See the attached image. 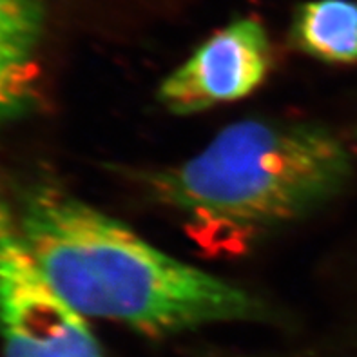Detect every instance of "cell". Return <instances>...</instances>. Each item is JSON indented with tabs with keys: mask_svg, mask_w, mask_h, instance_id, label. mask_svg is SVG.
I'll list each match as a JSON object with an SVG mask.
<instances>
[{
	"mask_svg": "<svg viewBox=\"0 0 357 357\" xmlns=\"http://www.w3.org/2000/svg\"><path fill=\"white\" fill-rule=\"evenodd\" d=\"M294 51L332 66H357V0H307L289 29Z\"/></svg>",
	"mask_w": 357,
	"mask_h": 357,
	"instance_id": "8992f818",
	"label": "cell"
},
{
	"mask_svg": "<svg viewBox=\"0 0 357 357\" xmlns=\"http://www.w3.org/2000/svg\"><path fill=\"white\" fill-rule=\"evenodd\" d=\"M0 341L4 357H105L86 317L51 285L2 196Z\"/></svg>",
	"mask_w": 357,
	"mask_h": 357,
	"instance_id": "3957f363",
	"label": "cell"
},
{
	"mask_svg": "<svg viewBox=\"0 0 357 357\" xmlns=\"http://www.w3.org/2000/svg\"><path fill=\"white\" fill-rule=\"evenodd\" d=\"M15 213L51 285L84 317L149 335L271 319L259 298L172 258L60 187H31Z\"/></svg>",
	"mask_w": 357,
	"mask_h": 357,
	"instance_id": "6da1fadb",
	"label": "cell"
},
{
	"mask_svg": "<svg viewBox=\"0 0 357 357\" xmlns=\"http://www.w3.org/2000/svg\"><path fill=\"white\" fill-rule=\"evenodd\" d=\"M45 0H0V129L36 100Z\"/></svg>",
	"mask_w": 357,
	"mask_h": 357,
	"instance_id": "5b68a950",
	"label": "cell"
},
{
	"mask_svg": "<svg viewBox=\"0 0 357 357\" xmlns=\"http://www.w3.org/2000/svg\"><path fill=\"white\" fill-rule=\"evenodd\" d=\"M272 44L250 17L223 26L160 82L156 98L171 114L187 116L250 96L272 71Z\"/></svg>",
	"mask_w": 357,
	"mask_h": 357,
	"instance_id": "277c9868",
	"label": "cell"
},
{
	"mask_svg": "<svg viewBox=\"0 0 357 357\" xmlns=\"http://www.w3.org/2000/svg\"><path fill=\"white\" fill-rule=\"evenodd\" d=\"M354 135H356V138H357V122H356V129H354Z\"/></svg>",
	"mask_w": 357,
	"mask_h": 357,
	"instance_id": "52a82bcc",
	"label": "cell"
},
{
	"mask_svg": "<svg viewBox=\"0 0 357 357\" xmlns=\"http://www.w3.org/2000/svg\"><path fill=\"white\" fill-rule=\"evenodd\" d=\"M354 174L347 145L326 127L249 118L223 127L185 162L140 174L154 202L205 245H243L308 216Z\"/></svg>",
	"mask_w": 357,
	"mask_h": 357,
	"instance_id": "7a4b0ae2",
	"label": "cell"
}]
</instances>
